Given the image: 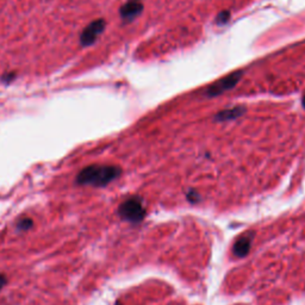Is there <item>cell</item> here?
Returning <instances> with one entry per match:
<instances>
[{
    "label": "cell",
    "mask_w": 305,
    "mask_h": 305,
    "mask_svg": "<svg viewBox=\"0 0 305 305\" xmlns=\"http://www.w3.org/2000/svg\"><path fill=\"white\" fill-rule=\"evenodd\" d=\"M122 169L118 166L110 165H91L79 172L75 182L79 185H90L103 187L120 178Z\"/></svg>",
    "instance_id": "obj_1"
},
{
    "label": "cell",
    "mask_w": 305,
    "mask_h": 305,
    "mask_svg": "<svg viewBox=\"0 0 305 305\" xmlns=\"http://www.w3.org/2000/svg\"><path fill=\"white\" fill-rule=\"evenodd\" d=\"M118 214L124 221L130 223H140L146 217V209L143 206L142 199L138 197H131V198L124 200L118 208Z\"/></svg>",
    "instance_id": "obj_2"
},
{
    "label": "cell",
    "mask_w": 305,
    "mask_h": 305,
    "mask_svg": "<svg viewBox=\"0 0 305 305\" xmlns=\"http://www.w3.org/2000/svg\"><path fill=\"white\" fill-rule=\"evenodd\" d=\"M242 74H244L242 70H236V72L230 73V74L225 75L224 78H221L219 80L214 81V84H211L206 89V95L208 97H217V95H221L222 93L234 89L239 84L240 79L242 78Z\"/></svg>",
    "instance_id": "obj_3"
},
{
    "label": "cell",
    "mask_w": 305,
    "mask_h": 305,
    "mask_svg": "<svg viewBox=\"0 0 305 305\" xmlns=\"http://www.w3.org/2000/svg\"><path fill=\"white\" fill-rule=\"evenodd\" d=\"M106 22L103 18L95 19L87 25L86 28L83 30L80 35V44L83 47H90L93 43H95L98 37L103 33V31L105 30Z\"/></svg>",
    "instance_id": "obj_4"
},
{
    "label": "cell",
    "mask_w": 305,
    "mask_h": 305,
    "mask_svg": "<svg viewBox=\"0 0 305 305\" xmlns=\"http://www.w3.org/2000/svg\"><path fill=\"white\" fill-rule=\"evenodd\" d=\"M143 11V4L141 0H126L125 4L121 7L120 15L124 22L134 21Z\"/></svg>",
    "instance_id": "obj_5"
},
{
    "label": "cell",
    "mask_w": 305,
    "mask_h": 305,
    "mask_svg": "<svg viewBox=\"0 0 305 305\" xmlns=\"http://www.w3.org/2000/svg\"><path fill=\"white\" fill-rule=\"evenodd\" d=\"M245 112L244 106H234L230 109L223 110V111L218 112L214 116V121L216 122H228V121H234L237 120L239 117H241Z\"/></svg>",
    "instance_id": "obj_6"
},
{
    "label": "cell",
    "mask_w": 305,
    "mask_h": 305,
    "mask_svg": "<svg viewBox=\"0 0 305 305\" xmlns=\"http://www.w3.org/2000/svg\"><path fill=\"white\" fill-rule=\"evenodd\" d=\"M250 245H252V237L250 236H242L234 244V254L239 258H244L250 250Z\"/></svg>",
    "instance_id": "obj_7"
},
{
    "label": "cell",
    "mask_w": 305,
    "mask_h": 305,
    "mask_svg": "<svg viewBox=\"0 0 305 305\" xmlns=\"http://www.w3.org/2000/svg\"><path fill=\"white\" fill-rule=\"evenodd\" d=\"M230 19V12L229 11H221L216 18V23L218 25L225 24Z\"/></svg>",
    "instance_id": "obj_8"
},
{
    "label": "cell",
    "mask_w": 305,
    "mask_h": 305,
    "mask_svg": "<svg viewBox=\"0 0 305 305\" xmlns=\"http://www.w3.org/2000/svg\"><path fill=\"white\" fill-rule=\"evenodd\" d=\"M31 225H32V219L30 218H24L18 223V228L22 229V230H28V229L31 228Z\"/></svg>",
    "instance_id": "obj_9"
},
{
    "label": "cell",
    "mask_w": 305,
    "mask_h": 305,
    "mask_svg": "<svg viewBox=\"0 0 305 305\" xmlns=\"http://www.w3.org/2000/svg\"><path fill=\"white\" fill-rule=\"evenodd\" d=\"M187 198H188V200H190V202L194 203V202H198L199 196L196 191H190L187 193Z\"/></svg>",
    "instance_id": "obj_10"
},
{
    "label": "cell",
    "mask_w": 305,
    "mask_h": 305,
    "mask_svg": "<svg viewBox=\"0 0 305 305\" xmlns=\"http://www.w3.org/2000/svg\"><path fill=\"white\" fill-rule=\"evenodd\" d=\"M15 78H16L15 73H7V74H5L4 76H2V80L6 81V83H11V81H12Z\"/></svg>",
    "instance_id": "obj_11"
},
{
    "label": "cell",
    "mask_w": 305,
    "mask_h": 305,
    "mask_svg": "<svg viewBox=\"0 0 305 305\" xmlns=\"http://www.w3.org/2000/svg\"><path fill=\"white\" fill-rule=\"evenodd\" d=\"M5 282H6V276H5L4 274H0V290L2 289V286L5 285Z\"/></svg>",
    "instance_id": "obj_12"
},
{
    "label": "cell",
    "mask_w": 305,
    "mask_h": 305,
    "mask_svg": "<svg viewBox=\"0 0 305 305\" xmlns=\"http://www.w3.org/2000/svg\"><path fill=\"white\" fill-rule=\"evenodd\" d=\"M302 105H303V107L305 109V95L303 97V99H302Z\"/></svg>",
    "instance_id": "obj_13"
},
{
    "label": "cell",
    "mask_w": 305,
    "mask_h": 305,
    "mask_svg": "<svg viewBox=\"0 0 305 305\" xmlns=\"http://www.w3.org/2000/svg\"><path fill=\"white\" fill-rule=\"evenodd\" d=\"M117 305H121V304H120V303H117Z\"/></svg>",
    "instance_id": "obj_14"
}]
</instances>
